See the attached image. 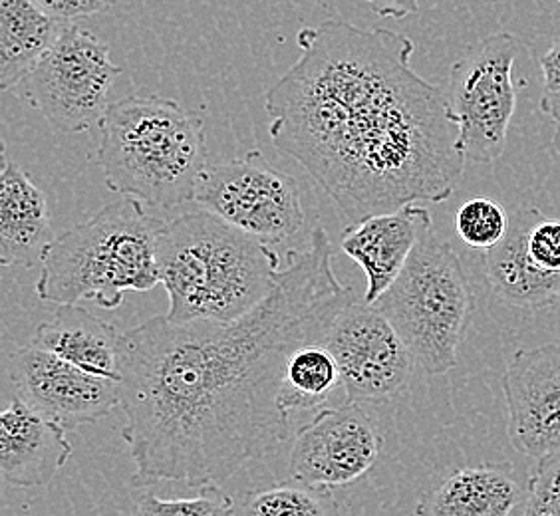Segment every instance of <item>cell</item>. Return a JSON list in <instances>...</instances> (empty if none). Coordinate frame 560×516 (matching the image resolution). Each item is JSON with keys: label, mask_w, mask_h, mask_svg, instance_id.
Wrapping results in <instances>:
<instances>
[{"label": "cell", "mask_w": 560, "mask_h": 516, "mask_svg": "<svg viewBox=\"0 0 560 516\" xmlns=\"http://www.w3.org/2000/svg\"><path fill=\"white\" fill-rule=\"evenodd\" d=\"M332 241L314 228L259 306L231 322L155 316L121 333V437L140 484L221 483L289 435L279 403L294 350L324 342L354 291L336 279Z\"/></svg>", "instance_id": "cell-1"}, {"label": "cell", "mask_w": 560, "mask_h": 516, "mask_svg": "<svg viewBox=\"0 0 560 516\" xmlns=\"http://www.w3.org/2000/svg\"><path fill=\"white\" fill-rule=\"evenodd\" d=\"M265 94L270 143L301 163L350 223L443 203L464 175L445 90L411 68L416 44L388 28L324 21Z\"/></svg>", "instance_id": "cell-2"}, {"label": "cell", "mask_w": 560, "mask_h": 516, "mask_svg": "<svg viewBox=\"0 0 560 516\" xmlns=\"http://www.w3.org/2000/svg\"><path fill=\"white\" fill-rule=\"evenodd\" d=\"M158 267L172 322H231L275 291L282 262L275 245L201 209L163 223Z\"/></svg>", "instance_id": "cell-3"}, {"label": "cell", "mask_w": 560, "mask_h": 516, "mask_svg": "<svg viewBox=\"0 0 560 516\" xmlns=\"http://www.w3.org/2000/svg\"><path fill=\"white\" fill-rule=\"evenodd\" d=\"M97 163L108 189L150 209L195 201L207 169L206 118L162 96H126L100 121Z\"/></svg>", "instance_id": "cell-4"}, {"label": "cell", "mask_w": 560, "mask_h": 516, "mask_svg": "<svg viewBox=\"0 0 560 516\" xmlns=\"http://www.w3.org/2000/svg\"><path fill=\"white\" fill-rule=\"evenodd\" d=\"M136 197L108 203L65 231L44 250L36 294L52 304L96 302L116 310L126 292L158 286V237L163 221Z\"/></svg>", "instance_id": "cell-5"}, {"label": "cell", "mask_w": 560, "mask_h": 516, "mask_svg": "<svg viewBox=\"0 0 560 516\" xmlns=\"http://www.w3.org/2000/svg\"><path fill=\"white\" fill-rule=\"evenodd\" d=\"M416 364L431 376L457 366L471 316V291L464 265L450 245L425 228L406 267L376 302Z\"/></svg>", "instance_id": "cell-6"}, {"label": "cell", "mask_w": 560, "mask_h": 516, "mask_svg": "<svg viewBox=\"0 0 560 516\" xmlns=\"http://www.w3.org/2000/svg\"><path fill=\"white\" fill-rule=\"evenodd\" d=\"M121 72L106 44L68 22L16 90L58 131L86 133L106 116L112 87Z\"/></svg>", "instance_id": "cell-7"}, {"label": "cell", "mask_w": 560, "mask_h": 516, "mask_svg": "<svg viewBox=\"0 0 560 516\" xmlns=\"http://www.w3.org/2000/svg\"><path fill=\"white\" fill-rule=\"evenodd\" d=\"M518 50L517 36L489 34L471 44L452 66L445 94L467 162L493 163L505 151L517 108L513 70Z\"/></svg>", "instance_id": "cell-8"}, {"label": "cell", "mask_w": 560, "mask_h": 516, "mask_svg": "<svg viewBox=\"0 0 560 516\" xmlns=\"http://www.w3.org/2000/svg\"><path fill=\"white\" fill-rule=\"evenodd\" d=\"M195 203L270 245L296 237L306 223L301 185L259 150L207 167Z\"/></svg>", "instance_id": "cell-9"}, {"label": "cell", "mask_w": 560, "mask_h": 516, "mask_svg": "<svg viewBox=\"0 0 560 516\" xmlns=\"http://www.w3.org/2000/svg\"><path fill=\"white\" fill-rule=\"evenodd\" d=\"M323 344L335 354L346 398L360 403L404 394L418 366L386 314L358 298L336 314Z\"/></svg>", "instance_id": "cell-10"}, {"label": "cell", "mask_w": 560, "mask_h": 516, "mask_svg": "<svg viewBox=\"0 0 560 516\" xmlns=\"http://www.w3.org/2000/svg\"><path fill=\"white\" fill-rule=\"evenodd\" d=\"M7 370L14 398L66 431L97 423L121 403L118 379L86 372L33 342L12 352Z\"/></svg>", "instance_id": "cell-11"}, {"label": "cell", "mask_w": 560, "mask_h": 516, "mask_svg": "<svg viewBox=\"0 0 560 516\" xmlns=\"http://www.w3.org/2000/svg\"><path fill=\"white\" fill-rule=\"evenodd\" d=\"M364 403L348 399L326 408L296 431L289 471L292 481L314 486H348L376 465L384 437Z\"/></svg>", "instance_id": "cell-12"}, {"label": "cell", "mask_w": 560, "mask_h": 516, "mask_svg": "<svg viewBox=\"0 0 560 516\" xmlns=\"http://www.w3.org/2000/svg\"><path fill=\"white\" fill-rule=\"evenodd\" d=\"M509 439L540 461L560 452V344L518 350L503 376Z\"/></svg>", "instance_id": "cell-13"}, {"label": "cell", "mask_w": 560, "mask_h": 516, "mask_svg": "<svg viewBox=\"0 0 560 516\" xmlns=\"http://www.w3.org/2000/svg\"><path fill=\"white\" fill-rule=\"evenodd\" d=\"M430 226H433L430 211L418 203L350 223L340 247L346 257L364 270L368 282L364 301L374 304L388 291Z\"/></svg>", "instance_id": "cell-14"}, {"label": "cell", "mask_w": 560, "mask_h": 516, "mask_svg": "<svg viewBox=\"0 0 560 516\" xmlns=\"http://www.w3.org/2000/svg\"><path fill=\"white\" fill-rule=\"evenodd\" d=\"M72 457L66 430L34 411L21 398L0 415V474L2 483L21 489L48 484Z\"/></svg>", "instance_id": "cell-15"}, {"label": "cell", "mask_w": 560, "mask_h": 516, "mask_svg": "<svg viewBox=\"0 0 560 516\" xmlns=\"http://www.w3.org/2000/svg\"><path fill=\"white\" fill-rule=\"evenodd\" d=\"M527 486L521 483L513 462H483L457 469L416 506L425 516L523 515Z\"/></svg>", "instance_id": "cell-16"}, {"label": "cell", "mask_w": 560, "mask_h": 516, "mask_svg": "<svg viewBox=\"0 0 560 516\" xmlns=\"http://www.w3.org/2000/svg\"><path fill=\"white\" fill-rule=\"evenodd\" d=\"M55 241L46 195L2 143L0 172V262L33 269Z\"/></svg>", "instance_id": "cell-17"}, {"label": "cell", "mask_w": 560, "mask_h": 516, "mask_svg": "<svg viewBox=\"0 0 560 516\" xmlns=\"http://www.w3.org/2000/svg\"><path fill=\"white\" fill-rule=\"evenodd\" d=\"M542 216L535 207H523L509 221L505 237L487 250V279L501 301L515 308L537 310L560 296V272L542 270L528 255L527 235Z\"/></svg>", "instance_id": "cell-18"}, {"label": "cell", "mask_w": 560, "mask_h": 516, "mask_svg": "<svg viewBox=\"0 0 560 516\" xmlns=\"http://www.w3.org/2000/svg\"><path fill=\"white\" fill-rule=\"evenodd\" d=\"M119 340L121 333L96 314L78 304H60L55 316L36 328L33 344L86 372L119 382Z\"/></svg>", "instance_id": "cell-19"}, {"label": "cell", "mask_w": 560, "mask_h": 516, "mask_svg": "<svg viewBox=\"0 0 560 516\" xmlns=\"http://www.w3.org/2000/svg\"><path fill=\"white\" fill-rule=\"evenodd\" d=\"M66 24L34 0H0V87L4 92L21 84Z\"/></svg>", "instance_id": "cell-20"}, {"label": "cell", "mask_w": 560, "mask_h": 516, "mask_svg": "<svg viewBox=\"0 0 560 516\" xmlns=\"http://www.w3.org/2000/svg\"><path fill=\"white\" fill-rule=\"evenodd\" d=\"M340 386V370L335 354L323 344L301 345L292 352L284 370L279 403L289 415L294 411L323 408Z\"/></svg>", "instance_id": "cell-21"}, {"label": "cell", "mask_w": 560, "mask_h": 516, "mask_svg": "<svg viewBox=\"0 0 560 516\" xmlns=\"http://www.w3.org/2000/svg\"><path fill=\"white\" fill-rule=\"evenodd\" d=\"M332 489L314 484L277 483L253 491L241 499L235 515L255 516H328L338 515Z\"/></svg>", "instance_id": "cell-22"}, {"label": "cell", "mask_w": 560, "mask_h": 516, "mask_svg": "<svg viewBox=\"0 0 560 516\" xmlns=\"http://www.w3.org/2000/svg\"><path fill=\"white\" fill-rule=\"evenodd\" d=\"M136 499V513L145 516H223L235 515L237 503L219 483L197 486L195 495L162 496L143 491Z\"/></svg>", "instance_id": "cell-23"}, {"label": "cell", "mask_w": 560, "mask_h": 516, "mask_svg": "<svg viewBox=\"0 0 560 516\" xmlns=\"http://www.w3.org/2000/svg\"><path fill=\"white\" fill-rule=\"evenodd\" d=\"M509 221L505 209L493 199L471 197L459 207L455 228L467 247L489 250L505 237Z\"/></svg>", "instance_id": "cell-24"}, {"label": "cell", "mask_w": 560, "mask_h": 516, "mask_svg": "<svg viewBox=\"0 0 560 516\" xmlns=\"http://www.w3.org/2000/svg\"><path fill=\"white\" fill-rule=\"evenodd\" d=\"M523 515L560 516V452L537 461L535 471L528 477Z\"/></svg>", "instance_id": "cell-25"}, {"label": "cell", "mask_w": 560, "mask_h": 516, "mask_svg": "<svg viewBox=\"0 0 560 516\" xmlns=\"http://www.w3.org/2000/svg\"><path fill=\"white\" fill-rule=\"evenodd\" d=\"M528 255L542 270L560 272V221L539 216L527 235Z\"/></svg>", "instance_id": "cell-26"}, {"label": "cell", "mask_w": 560, "mask_h": 516, "mask_svg": "<svg viewBox=\"0 0 560 516\" xmlns=\"http://www.w3.org/2000/svg\"><path fill=\"white\" fill-rule=\"evenodd\" d=\"M542 70V94L540 112L555 121H560V38L550 44L549 50L540 56Z\"/></svg>", "instance_id": "cell-27"}, {"label": "cell", "mask_w": 560, "mask_h": 516, "mask_svg": "<svg viewBox=\"0 0 560 516\" xmlns=\"http://www.w3.org/2000/svg\"><path fill=\"white\" fill-rule=\"evenodd\" d=\"M43 11L58 21L74 22L92 14L108 12L118 4V0H34Z\"/></svg>", "instance_id": "cell-28"}, {"label": "cell", "mask_w": 560, "mask_h": 516, "mask_svg": "<svg viewBox=\"0 0 560 516\" xmlns=\"http://www.w3.org/2000/svg\"><path fill=\"white\" fill-rule=\"evenodd\" d=\"M366 2L380 19L401 21L420 11V0H366Z\"/></svg>", "instance_id": "cell-29"}, {"label": "cell", "mask_w": 560, "mask_h": 516, "mask_svg": "<svg viewBox=\"0 0 560 516\" xmlns=\"http://www.w3.org/2000/svg\"><path fill=\"white\" fill-rule=\"evenodd\" d=\"M555 145H557V151H559L560 155V121H557V131H555Z\"/></svg>", "instance_id": "cell-30"}, {"label": "cell", "mask_w": 560, "mask_h": 516, "mask_svg": "<svg viewBox=\"0 0 560 516\" xmlns=\"http://www.w3.org/2000/svg\"><path fill=\"white\" fill-rule=\"evenodd\" d=\"M557 2H559V4H560V0H557Z\"/></svg>", "instance_id": "cell-31"}]
</instances>
